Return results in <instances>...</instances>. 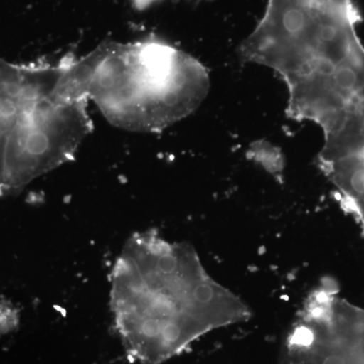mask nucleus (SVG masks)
I'll use <instances>...</instances> for the list:
<instances>
[{"mask_svg":"<svg viewBox=\"0 0 364 364\" xmlns=\"http://www.w3.org/2000/svg\"><path fill=\"white\" fill-rule=\"evenodd\" d=\"M134 6L139 9H145L147 7L153 6V4H157V2L161 1V0H132ZM200 1V0H198Z\"/></svg>","mask_w":364,"mask_h":364,"instance_id":"423d86ee","label":"nucleus"},{"mask_svg":"<svg viewBox=\"0 0 364 364\" xmlns=\"http://www.w3.org/2000/svg\"><path fill=\"white\" fill-rule=\"evenodd\" d=\"M60 73L0 59V198L71 161L90 133L87 102L55 95Z\"/></svg>","mask_w":364,"mask_h":364,"instance_id":"7ed1b4c3","label":"nucleus"},{"mask_svg":"<svg viewBox=\"0 0 364 364\" xmlns=\"http://www.w3.org/2000/svg\"><path fill=\"white\" fill-rule=\"evenodd\" d=\"M353 4L330 0H267L257 26L242 43L240 56L279 74L287 90L329 85L346 64L364 61Z\"/></svg>","mask_w":364,"mask_h":364,"instance_id":"20e7f679","label":"nucleus"},{"mask_svg":"<svg viewBox=\"0 0 364 364\" xmlns=\"http://www.w3.org/2000/svg\"><path fill=\"white\" fill-rule=\"evenodd\" d=\"M114 328L128 358L161 364L207 333L250 318L248 306L205 272L195 249L156 230L132 235L111 273Z\"/></svg>","mask_w":364,"mask_h":364,"instance_id":"f257e3e1","label":"nucleus"},{"mask_svg":"<svg viewBox=\"0 0 364 364\" xmlns=\"http://www.w3.org/2000/svg\"><path fill=\"white\" fill-rule=\"evenodd\" d=\"M18 323V311L9 301L0 299V337L16 330Z\"/></svg>","mask_w":364,"mask_h":364,"instance_id":"39448f33","label":"nucleus"},{"mask_svg":"<svg viewBox=\"0 0 364 364\" xmlns=\"http://www.w3.org/2000/svg\"><path fill=\"white\" fill-rule=\"evenodd\" d=\"M61 65L56 95L70 102L92 100L124 130L163 131L195 112L210 90L205 67L156 37L105 42Z\"/></svg>","mask_w":364,"mask_h":364,"instance_id":"f03ea898","label":"nucleus"}]
</instances>
